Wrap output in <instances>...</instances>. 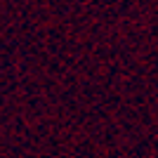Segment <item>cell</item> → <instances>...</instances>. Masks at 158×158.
<instances>
[]
</instances>
